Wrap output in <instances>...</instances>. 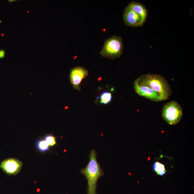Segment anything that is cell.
<instances>
[{
  "label": "cell",
  "instance_id": "obj_1",
  "mask_svg": "<svg viewBox=\"0 0 194 194\" xmlns=\"http://www.w3.org/2000/svg\"><path fill=\"white\" fill-rule=\"evenodd\" d=\"M135 81L140 85L152 89L159 95L163 101L169 99L171 95V89L167 81L160 74H144Z\"/></svg>",
  "mask_w": 194,
  "mask_h": 194
},
{
  "label": "cell",
  "instance_id": "obj_2",
  "mask_svg": "<svg viewBox=\"0 0 194 194\" xmlns=\"http://www.w3.org/2000/svg\"><path fill=\"white\" fill-rule=\"evenodd\" d=\"M90 160L88 165L81 172L86 178L88 181V194H96L97 182L103 173L96 159V154L95 150L91 152Z\"/></svg>",
  "mask_w": 194,
  "mask_h": 194
},
{
  "label": "cell",
  "instance_id": "obj_3",
  "mask_svg": "<svg viewBox=\"0 0 194 194\" xmlns=\"http://www.w3.org/2000/svg\"><path fill=\"white\" fill-rule=\"evenodd\" d=\"M123 50L122 38L120 36H114L105 41L100 54L105 58L114 59L121 56Z\"/></svg>",
  "mask_w": 194,
  "mask_h": 194
},
{
  "label": "cell",
  "instance_id": "obj_4",
  "mask_svg": "<svg viewBox=\"0 0 194 194\" xmlns=\"http://www.w3.org/2000/svg\"><path fill=\"white\" fill-rule=\"evenodd\" d=\"M162 117L170 125H176L180 121L183 116L182 107L177 102H169L164 106L162 112Z\"/></svg>",
  "mask_w": 194,
  "mask_h": 194
},
{
  "label": "cell",
  "instance_id": "obj_5",
  "mask_svg": "<svg viewBox=\"0 0 194 194\" xmlns=\"http://www.w3.org/2000/svg\"><path fill=\"white\" fill-rule=\"evenodd\" d=\"M123 19L125 25L134 28L142 26L146 21L141 16L133 11L128 6L124 11Z\"/></svg>",
  "mask_w": 194,
  "mask_h": 194
},
{
  "label": "cell",
  "instance_id": "obj_6",
  "mask_svg": "<svg viewBox=\"0 0 194 194\" xmlns=\"http://www.w3.org/2000/svg\"><path fill=\"white\" fill-rule=\"evenodd\" d=\"M23 163L16 159L9 158L4 160L0 164V168L9 176L16 175L20 171Z\"/></svg>",
  "mask_w": 194,
  "mask_h": 194
},
{
  "label": "cell",
  "instance_id": "obj_7",
  "mask_svg": "<svg viewBox=\"0 0 194 194\" xmlns=\"http://www.w3.org/2000/svg\"><path fill=\"white\" fill-rule=\"evenodd\" d=\"M88 74V71L82 67H76L72 68L70 72V79L75 89L80 91L81 83Z\"/></svg>",
  "mask_w": 194,
  "mask_h": 194
},
{
  "label": "cell",
  "instance_id": "obj_8",
  "mask_svg": "<svg viewBox=\"0 0 194 194\" xmlns=\"http://www.w3.org/2000/svg\"><path fill=\"white\" fill-rule=\"evenodd\" d=\"M134 87L135 92L140 96L153 101H163L158 93L147 86L140 85L135 80Z\"/></svg>",
  "mask_w": 194,
  "mask_h": 194
},
{
  "label": "cell",
  "instance_id": "obj_9",
  "mask_svg": "<svg viewBox=\"0 0 194 194\" xmlns=\"http://www.w3.org/2000/svg\"><path fill=\"white\" fill-rule=\"evenodd\" d=\"M127 6L133 11L141 16L146 21L147 17L148 11L145 6L139 3L133 1L130 2Z\"/></svg>",
  "mask_w": 194,
  "mask_h": 194
},
{
  "label": "cell",
  "instance_id": "obj_10",
  "mask_svg": "<svg viewBox=\"0 0 194 194\" xmlns=\"http://www.w3.org/2000/svg\"><path fill=\"white\" fill-rule=\"evenodd\" d=\"M153 169L154 171L159 176H163L166 173L164 165L158 161L154 163Z\"/></svg>",
  "mask_w": 194,
  "mask_h": 194
},
{
  "label": "cell",
  "instance_id": "obj_11",
  "mask_svg": "<svg viewBox=\"0 0 194 194\" xmlns=\"http://www.w3.org/2000/svg\"><path fill=\"white\" fill-rule=\"evenodd\" d=\"M36 149L41 152H45L48 150L49 146L44 139H39L36 141L35 143Z\"/></svg>",
  "mask_w": 194,
  "mask_h": 194
},
{
  "label": "cell",
  "instance_id": "obj_12",
  "mask_svg": "<svg viewBox=\"0 0 194 194\" xmlns=\"http://www.w3.org/2000/svg\"><path fill=\"white\" fill-rule=\"evenodd\" d=\"M112 100V93L108 91H105L101 95L100 102L102 104H108L110 103Z\"/></svg>",
  "mask_w": 194,
  "mask_h": 194
},
{
  "label": "cell",
  "instance_id": "obj_13",
  "mask_svg": "<svg viewBox=\"0 0 194 194\" xmlns=\"http://www.w3.org/2000/svg\"><path fill=\"white\" fill-rule=\"evenodd\" d=\"M44 140L49 146H52L56 144V138L52 135H46L44 138Z\"/></svg>",
  "mask_w": 194,
  "mask_h": 194
},
{
  "label": "cell",
  "instance_id": "obj_14",
  "mask_svg": "<svg viewBox=\"0 0 194 194\" xmlns=\"http://www.w3.org/2000/svg\"><path fill=\"white\" fill-rule=\"evenodd\" d=\"M5 51L4 50H0V58H4L5 56Z\"/></svg>",
  "mask_w": 194,
  "mask_h": 194
}]
</instances>
